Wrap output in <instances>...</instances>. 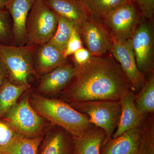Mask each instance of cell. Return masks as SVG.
Segmentation results:
<instances>
[{
  "label": "cell",
  "instance_id": "cell-2",
  "mask_svg": "<svg viewBox=\"0 0 154 154\" xmlns=\"http://www.w3.org/2000/svg\"><path fill=\"white\" fill-rule=\"evenodd\" d=\"M29 102L38 114L72 136L82 135L95 126L88 116L63 100L33 95Z\"/></svg>",
  "mask_w": 154,
  "mask_h": 154
},
{
  "label": "cell",
  "instance_id": "cell-24",
  "mask_svg": "<svg viewBox=\"0 0 154 154\" xmlns=\"http://www.w3.org/2000/svg\"><path fill=\"white\" fill-rule=\"evenodd\" d=\"M57 17L58 23L57 29L54 36L48 42L63 54L75 27L66 19L58 16Z\"/></svg>",
  "mask_w": 154,
  "mask_h": 154
},
{
  "label": "cell",
  "instance_id": "cell-6",
  "mask_svg": "<svg viewBox=\"0 0 154 154\" xmlns=\"http://www.w3.org/2000/svg\"><path fill=\"white\" fill-rule=\"evenodd\" d=\"M142 17L133 0H128L105 16L103 25L113 42L122 43L130 39Z\"/></svg>",
  "mask_w": 154,
  "mask_h": 154
},
{
  "label": "cell",
  "instance_id": "cell-1",
  "mask_svg": "<svg viewBox=\"0 0 154 154\" xmlns=\"http://www.w3.org/2000/svg\"><path fill=\"white\" fill-rule=\"evenodd\" d=\"M76 68L71 82L62 91L70 104L102 100H120L131 90L129 80L113 57H91Z\"/></svg>",
  "mask_w": 154,
  "mask_h": 154
},
{
  "label": "cell",
  "instance_id": "cell-32",
  "mask_svg": "<svg viewBox=\"0 0 154 154\" xmlns=\"http://www.w3.org/2000/svg\"><path fill=\"white\" fill-rule=\"evenodd\" d=\"M0 154H4L2 151V147L1 146H0Z\"/></svg>",
  "mask_w": 154,
  "mask_h": 154
},
{
  "label": "cell",
  "instance_id": "cell-21",
  "mask_svg": "<svg viewBox=\"0 0 154 154\" xmlns=\"http://www.w3.org/2000/svg\"><path fill=\"white\" fill-rule=\"evenodd\" d=\"M134 104L142 115L154 113V73L149 76L143 87L135 94Z\"/></svg>",
  "mask_w": 154,
  "mask_h": 154
},
{
  "label": "cell",
  "instance_id": "cell-10",
  "mask_svg": "<svg viewBox=\"0 0 154 154\" xmlns=\"http://www.w3.org/2000/svg\"><path fill=\"white\" fill-rule=\"evenodd\" d=\"M80 34L86 48L93 56H105L113 45L112 38L104 25L91 19L84 24Z\"/></svg>",
  "mask_w": 154,
  "mask_h": 154
},
{
  "label": "cell",
  "instance_id": "cell-26",
  "mask_svg": "<svg viewBox=\"0 0 154 154\" xmlns=\"http://www.w3.org/2000/svg\"><path fill=\"white\" fill-rule=\"evenodd\" d=\"M83 47V42L79 31L74 28L72 31L71 35L69 38L66 47L63 53L66 58L73 55L77 51Z\"/></svg>",
  "mask_w": 154,
  "mask_h": 154
},
{
  "label": "cell",
  "instance_id": "cell-31",
  "mask_svg": "<svg viewBox=\"0 0 154 154\" xmlns=\"http://www.w3.org/2000/svg\"><path fill=\"white\" fill-rule=\"evenodd\" d=\"M8 0H0V8H5Z\"/></svg>",
  "mask_w": 154,
  "mask_h": 154
},
{
  "label": "cell",
  "instance_id": "cell-25",
  "mask_svg": "<svg viewBox=\"0 0 154 154\" xmlns=\"http://www.w3.org/2000/svg\"><path fill=\"white\" fill-rule=\"evenodd\" d=\"M0 44L16 45L11 15L5 8H0Z\"/></svg>",
  "mask_w": 154,
  "mask_h": 154
},
{
  "label": "cell",
  "instance_id": "cell-17",
  "mask_svg": "<svg viewBox=\"0 0 154 154\" xmlns=\"http://www.w3.org/2000/svg\"><path fill=\"white\" fill-rule=\"evenodd\" d=\"M54 46L48 42L37 45L34 52L33 63L35 69L42 75L51 71L57 67L67 61Z\"/></svg>",
  "mask_w": 154,
  "mask_h": 154
},
{
  "label": "cell",
  "instance_id": "cell-29",
  "mask_svg": "<svg viewBox=\"0 0 154 154\" xmlns=\"http://www.w3.org/2000/svg\"><path fill=\"white\" fill-rule=\"evenodd\" d=\"M73 55L75 67H79L84 65L88 62L92 56L90 51L84 47L78 50Z\"/></svg>",
  "mask_w": 154,
  "mask_h": 154
},
{
  "label": "cell",
  "instance_id": "cell-15",
  "mask_svg": "<svg viewBox=\"0 0 154 154\" xmlns=\"http://www.w3.org/2000/svg\"><path fill=\"white\" fill-rule=\"evenodd\" d=\"M140 132L139 127L112 138L102 146L100 154H137Z\"/></svg>",
  "mask_w": 154,
  "mask_h": 154
},
{
  "label": "cell",
  "instance_id": "cell-20",
  "mask_svg": "<svg viewBox=\"0 0 154 154\" xmlns=\"http://www.w3.org/2000/svg\"><path fill=\"white\" fill-rule=\"evenodd\" d=\"M30 87V85H16L6 80L0 87V119L17 103L20 96Z\"/></svg>",
  "mask_w": 154,
  "mask_h": 154
},
{
  "label": "cell",
  "instance_id": "cell-23",
  "mask_svg": "<svg viewBox=\"0 0 154 154\" xmlns=\"http://www.w3.org/2000/svg\"><path fill=\"white\" fill-rule=\"evenodd\" d=\"M137 154H154V113L146 115L141 125Z\"/></svg>",
  "mask_w": 154,
  "mask_h": 154
},
{
  "label": "cell",
  "instance_id": "cell-22",
  "mask_svg": "<svg viewBox=\"0 0 154 154\" xmlns=\"http://www.w3.org/2000/svg\"><path fill=\"white\" fill-rule=\"evenodd\" d=\"M89 10L91 20L103 25L105 16L128 0H83Z\"/></svg>",
  "mask_w": 154,
  "mask_h": 154
},
{
  "label": "cell",
  "instance_id": "cell-16",
  "mask_svg": "<svg viewBox=\"0 0 154 154\" xmlns=\"http://www.w3.org/2000/svg\"><path fill=\"white\" fill-rule=\"evenodd\" d=\"M50 132L40 144L39 154H74L72 136L62 128Z\"/></svg>",
  "mask_w": 154,
  "mask_h": 154
},
{
  "label": "cell",
  "instance_id": "cell-27",
  "mask_svg": "<svg viewBox=\"0 0 154 154\" xmlns=\"http://www.w3.org/2000/svg\"><path fill=\"white\" fill-rule=\"evenodd\" d=\"M0 119V146L6 145L17 133L5 119Z\"/></svg>",
  "mask_w": 154,
  "mask_h": 154
},
{
  "label": "cell",
  "instance_id": "cell-4",
  "mask_svg": "<svg viewBox=\"0 0 154 154\" xmlns=\"http://www.w3.org/2000/svg\"><path fill=\"white\" fill-rule=\"evenodd\" d=\"M80 113L88 116L96 126L105 133L104 145L112 137L119 123L121 113L120 100L87 101L70 104Z\"/></svg>",
  "mask_w": 154,
  "mask_h": 154
},
{
  "label": "cell",
  "instance_id": "cell-5",
  "mask_svg": "<svg viewBox=\"0 0 154 154\" xmlns=\"http://www.w3.org/2000/svg\"><path fill=\"white\" fill-rule=\"evenodd\" d=\"M58 23L57 15L43 0H36L26 23V45L37 46L48 42L56 31Z\"/></svg>",
  "mask_w": 154,
  "mask_h": 154
},
{
  "label": "cell",
  "instance_id": "cell-7",
  "mask_svg": "<svg viewBox=\"0 0 154 154\" xmlns=\"http://www.w3.org/2000/svg\"><path fill=\"white\" fill-rule=\"evenodd\" d=\"M152 21L142 16L130 38L138 69L148 76L154 72V33Z\"/></svg>",
  "mask_w": 154,
  "mask_h": 154
},
{
  "label": "cell",
  "instance_id": "cell-18",
  "mask_svg": "<svg viewBox=\"0 0 154 154\" xmlns=\"http://www.w3.org/2000/svg\"><path fill=\"white\" fill-rule=\"evenodd\" d=\"M72 138L74 154H100L105 133L102 128L95 126L82 135L72 136Z\"/></svg>",
  "mask_w": 154,
  "mask_h": 154
},
{
  "label": "cell",
  "instance_id": "cell-13",
  "mask_svg": "<svg viewBox=\"0 0 154 154\" xmlns=\"http://www.w3.org/2000/svg\"><path fill=\"white\" fill-rule=\"evenodd\" d=\"M36 0H8L5 8L11 15L15 43L26 45V26L28 15Z\"/></svg>",
  "mask_w": 154,
  "mask_h": 154
},
{
  "label": "cell",
  "instance_id": "cell-11",
  "mask_svg": "<svg viewBox=\"0 0 154 154\" xmlns=\"http://www.w3.org/2000/svg\"><path fill=\"white\" fill-rule=\"evenodd\" d=\"M46 6L57 16L66 19L80 33L84 24L91 17L83 0H43Z\"/></svg>",
  "mask_w": 154,
  "mask_h": 154
},
{
  "label": "cell",
  "instance_id": "cell-9",
  "mask_svg": "<svg viewBox=\"0 0 154 154\" xmlns=\"http://www.w3.org/2000/svg\"><path fill=\"white\" fill-rule=\"evenodd\" d=\"M109 52L129 80L132 91L137 93L144 85L146 79L138 69L131 39L122 43L113 42Z\"/></svg>",
  "mask_w": 154,
  "mask_h": 154
},
{
  "label": "cell",
  "instance_id": "cell-3",
  "mask_svg": "<svg viewBox=\"0 0 154 154\" xmlns=\"http://www.w3.org/2000/svg\"><path fill=\"white\" fill-rule=\"evenodd\" d=\"M36 45L0 44V60L7 70L8 80L16 85H29V78L35 72L33 58Z\"/></svg>",
  "mask_w": 154,
  "mask_h": 154
},
{
  "label": "cell",
  "instance_id": "cell-12",
  "mask_svg": "<svg viewBox=\"0 0 154 154\" xmlns=\"http://www.w3.org/2000/svg\"><path fill=\"white\" fill-rule=\"evenodd\" d=\"M76 68L67 61L42 77L38 90L45 94L55 95L65 89L74 77Z\"/></svg>",
  "mask_w": 154,
  "mask_h": 154
},
{
  "label": "cell",
  "instance_id": "cell-19",
  "mask_svg": "<svg viewBox=\"0 0 154 154\" xmlns=\"http://www.w3.org/2000/svg\"><path fill=\"white\" fill-rule=\"evenodd\" d=\"M43 137L28 138L17 133L6 145L2 147L4 154H38Z\"/></svg>",
  "mask_w": 154,
  "mask_h": 154
},
{
  "label": "cell",
  "instance_id": "cell-28",
  "mask_svg": "<svg viewBox=\"0 0 154 154\" xmlns=\"http://www.w3.org/2000/svg\"><path fill=\"white\" fill-rule=\"evenodd\" d=\"M141 14L146 19L152 21L154 15V0H133Z\"/></svg>",
  "mask_w": 154,
  "mask_h": 154
},
{
  "label": "cell",
  "instance_id": "cell-30",
  "mask_svg": "<svg viewBox=\"0 0 154 154\" xmlns=\"http://www.w3.org/2000/svg\"><path fill=\"white\" fill-rule=\"evenodd\" d=\"M8 78L7 70L2 62L0 60V87Z\"/></svg>",
  "mask_w": 154,
  "mask_h": 154
},
{
  "label": "cell",
  "instance_id": "cell-14",
  "mask_svg": "<svg viewBox=\"0 0 154 154\" xmlns=\"http://www.w3.org/2000/svg\"><path fill=\"white\" fill-rule=\"evenodd\" d=\"M135 93L130 90L120 99L121 113L119 123L112 138L121 135L129 130L139 127L146 115L139 112L134 104Z\"/></svg>",
  "mask_w": 154,
  "mask_h": 154
},
{
  "label": "cell",
  "instance_id": "cell-8",
  "mask_svg": "<svg viewBox=\"0 0 154 154\" xmlns=\"http://www.w3.org/2000/svg\"><path fill=\"white\" fill-rule=\"evenodd\" d=\"M3 118L17 133L30 138L40 136L44 125V118L33 109L28 97L11 107Z\"/></svg>",
  "mask_w": 154,
  "mask_h": 154
}]
</instances>
